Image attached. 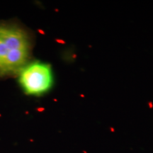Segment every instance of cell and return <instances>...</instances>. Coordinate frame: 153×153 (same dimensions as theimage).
Instances as JSON below:
<instances>
[{
    "label": "cell",
    "mask_w": 153,
    "mask_h": 153,
    "mask_svg": "<svg viewBox=\"0 0 153 153\" xmlns=\"http://www.w3.org/2000/svg\"><path fill=\"white\" fill-rule=\"evenodd\" d=\"M31 42L27 32L12 24H0V76L19 72L27 64Z\"/></svg>",
    "instance_id": "obj_1"
},
{
    "label": "cell",
    "mask_w": 153,
    "mask_h": 153,
    "mask_svg": "<svg viewBox=\"0 0 153 153\" xmlns=\"http://www.w3.org/2000/svg\"><path fill=\"white\" fill-rule=\"evenodd\" d=\"M19 73L20 85L28 94L41 95L52 87V70L45 63L34 62L26 64Z\"/></svg>",
    "instance_id": "obj_2"
}]
</instances>
